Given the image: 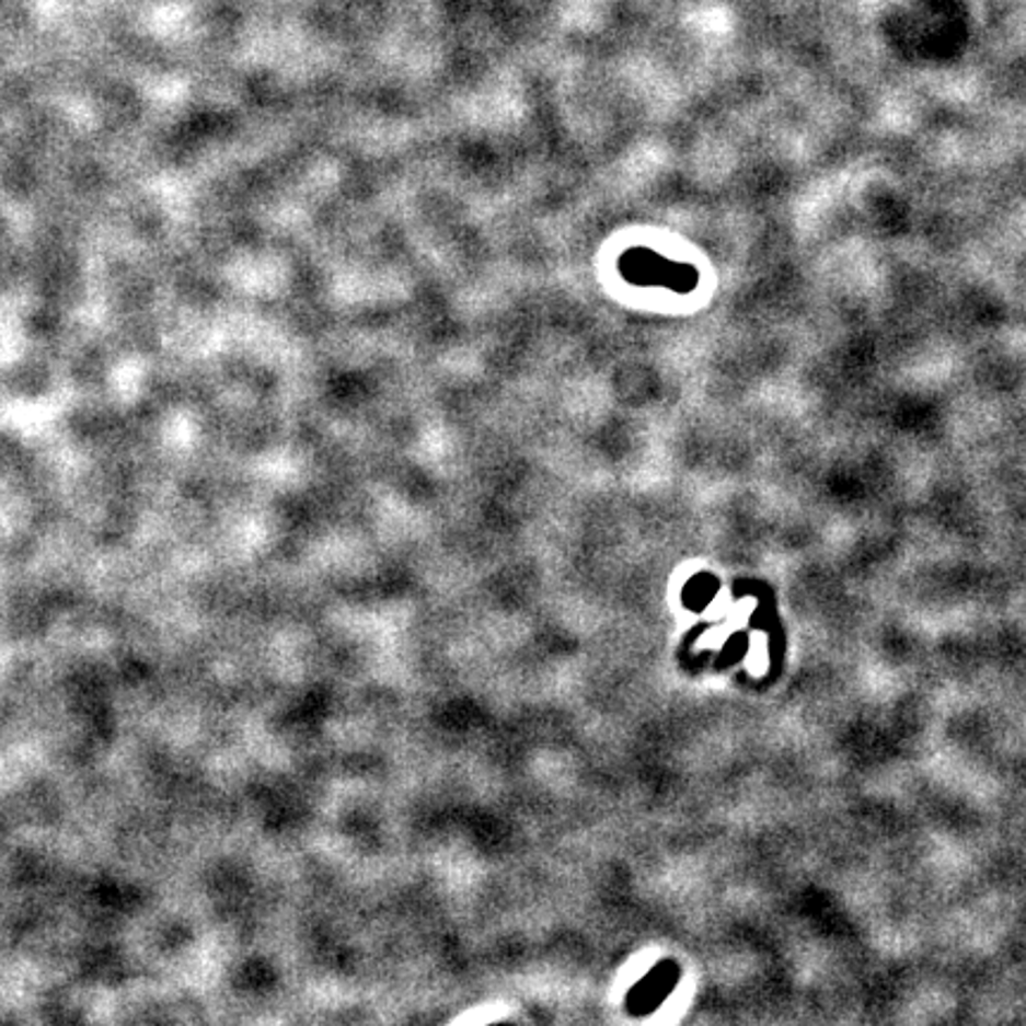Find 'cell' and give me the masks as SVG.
Instances as JSON below:
<instances>
[{"instance_id":"6da1fadb","label":"cell","mask_w":1026,"mask_h":1026,"mask_svg":"<svg viewBox=\"0 0 1026 1026\" xmlns=\"http://www.w3.org/2000/svg\"><path fill=\"white\" fill-rule=\"evenodd\" d=\"M621 272L632 284L666 286L678 292H690L699 284V274L690 264H672L649 250H630L621 260Z\"/></svg>"}]
</instances>
